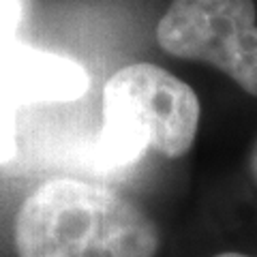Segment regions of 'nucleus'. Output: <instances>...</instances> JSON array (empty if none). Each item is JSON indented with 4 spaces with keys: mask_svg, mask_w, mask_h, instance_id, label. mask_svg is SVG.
Segmentation results:
<instances>
[{
    "mask_svg": "<svg viewBox=\"0 0 257 257\" xmlns=\"http://www.w3.org/2000/svg\"><path fill=\"white\" fill-rule=\"evenodd\" d=\"M195 90L150 62L116 71L103 88L101 157L109 165H128L152 150L165 159L184 157L199 128Z\"/></svg>",
    "mask_w": 257,
    "mask_h": 257,
    "instance_id": "f03ea898",
    "label": "nucleus"
},
{
    "mask_svg": "<svg viewBox=\"0 0 257 257\" xmlns=\"http://www.w3.org/2000/svg\"><path fill=\"white\" fill-rule=\"evenodd\" d=\"M13 242L18 257H155L161 238L155 221L120 193L58 178L24 199Z\"/></svg>",
    "mask_w": 257,
    "mask_h": 257,
    "instance_id": "f257e3e1",
    "label": "nucleus"
},
{
    "mask_svg": "<svg viewBox=\"0 0 257 257\" xmlns=\"http://www.w3.org/2000/svg\"><path fill=\"white\" fill-rule=\"evenodd\" d=\"M88 86L90 77L73 58L18 41L0 45V88L18 107L69 103Z\"/></svg>",
    "mask_w": 257,
    "mask_h": 257,
    "instance_id": "20e7f679",
    "label": "nucleus"
},
{
    "mask_svg": "<svg viewBox=\"0 0 257 257\" xmlns=\"http://www.w3.org/2000/svg\"><path fill=\"white\" fill-rule=\"evenodd\" d=\"M24 18L22 0H0V45L15 41V32Z\"/></svg>",
    "mask_w": 257,
    "mask_h": 257,
    "instance_id": "423d86ee",
    "label": "nucleus"
},
{
    "mask_svg": "<svg viewBox=\"0 0 257 257\" xmlns=\"http://www.w3.org/2000/svg\"><path fill=\"white\" fill-rule=\"evenodd\" d=\"M18 105L0 88V163H7L15 155V133H18Z\"/></svg>",
    "mask_w": 257,
    "mask_h": 257,
    "instance_id": "39448f33",
    "label": "nucleus"
},
{
    "mask_svg": "<svg viewBox=\"0 0 257 257\" xmlns=\"http://www.w3.org/2000/svg\"><path fill=\"white\" fill-rule=\"evenodd\" d=\"M214 257H253V255H246V253H219Z\"/></svg>",
    "mask_w": 257,
    "mask_h": 257,
    "instance_id": "6e6552de",
    "label": "nucleus"
},
{
    "mask_svg": "<svg viewBox=\"0 0 257 257\" xmlns=\"http://www.w3.org/2000/svg\"><path fill=\"white\" fill-rule=\"evenodd\" d=\"M248 167H251V176H253L255 182H257V140H255L253 148H251V157H248Z\"/></svg>",
    "mask_w": 257,
    "mask_h": 257,
    "instance_id": "0eeeda50",
    "label": "nucleus"
},
{
    "mask_svg": "<svg viewBox=\"0 0 257 257\" xmlns=\"http://www.w3.org/2000/svg\"><path fill=\"white\" fill-rule=\"evenodd\" d=\"M257 9L253 0H172L157 24L161 50L208 62L257 96Z\"/></svg>",
    "mask_w": 257,
    "mask_h": 257,
    "instance_id": "7ed1b4c3",
    "label": "nucleus"
}]
</instances>
